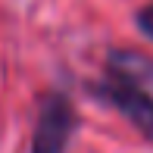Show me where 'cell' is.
Here are the masks:
<instances>
[{
    "mask_svg": "<svg viewBox=\"0 0 153 153\" xmlns=\"http://www.w3.org/2000/svg\"><path fill=\"white\" fill-rule=\"evenodd\" d=\"M88 94L97 97L100 103H106V106H113L116 113H122L125 119L153 144V94L147 91V85L131 81V78H125V75L106 69V75H103L100 81H91V85H88Z\"/></svg>",
    "mask_w": 153,
    "mask_h": 153,
    "instance_id": "6da1fadb",
    "label": "cell"
},
{
    "mask_svg": "<svg viewBox=\"0 0 153 153\" xmlns=\"http://www.w3.org/2000/svg\"><path fill=\"white\" fill-rule=\"evenodd\" d=\"M75 128H78V109L72 97L62 91H47L41 97L38 119H34L31 153H69Z\"/></svg>",
    "mask_w": 153,
    "mask_h": 153,
    "instance_id": "7a4b0ae2",
    "label": "cell"
},
{
    "mask_svg": "<svg viewBox=\"0 0 153 153\" xmlns=\"http://www.w3.org/2000/svg\"><path fill=\"white\" fill-rule=\"evenodd\" d=\"M106 69L125 75V78H131V81H141V85H147L153 78V59L144 56V53H137V50H109Z\"/></svg>",
    "mask_w": 153,
    "mask_h": 153,
    "instance_id": "3957f363",
    "label": "cell"
},
{
    "mask_svg": "<svg viewBox=\"0 0 153 153\" xmlns=\"http://www.w3.org/2000/svg\"><path fill=\"white\" fill-rule=\"evenodd\" d=\"M134 22H137V31L147 41H153V3H144L141 10L134 13Z\"/></svg>",
    "mask_w": 153,
    "mask_h": 153,
    "instance_id": "277c9868",
    "label": "cell"
}]
</instances>
